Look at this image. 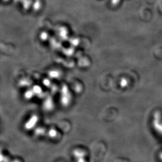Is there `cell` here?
<instances>
[{"label": "cell", "mask_w": 162, "mask_h": 162, "mask_svg": "<svg viewBox=\"0 0 162 162\" xmlns=\"http://www.w3.org/2000/svg\"><path fill=\"white\" fill-rule=\"evenodd\" d=\"M70 94L67 87H63L61 89V101L65 106H67L70 101Z\"/></svg>", "instance_id": "cell-1"}, {"label": "cell", "mask_w": 162, "mask_h": 162, "mask_svg": "<svg viewBox=\"0 0 162 162\" xmlns=\"http://www.w3.org/2000/svg\"><path fill=\"white\" fill-rule=\"evenodd\" d=\"M38 121V117L36 115H33L30 119L26 123L25 127L26 130H31L35 126Z\"/></svg>", "instance_id": "cell-2"}, {"label": "cell", "mask_w": 162, "mask_h": 162, "mask_svg": "<svg viewBox=\"0 0 162 162\" xmlns=\"http://www.w3.org/2000/svg\"><path fill=\"white\" fill-rule=\"evenodd\" d=\"M53 102L51 98H48L46 100L44 103V106L46 110H50L53 108Z\"/></svg>", "instance_id": "cell-3"}, {"label": "cell", "mask_w": 162, "mask_h": 162, "mask_svg": "<svg viewBox=\"0 0 162 162\" xmlns=\"http://www.w3.org/2000/svg\"><path fill=\"white\" fill-rule=\"evenodd\" d=\"M34 95V92H33V90H30V91H27L26 92L25 96L26 98H27V99H30V98H32Z\"/></svg>", "instance_id": "cell-4"}, {"label": "cell", "mask_w": 162, "mask_h": 162, "mask_svg": "<svg viewBox=\"0 0 162 162\" xmlns=\"http://www.w3.org/2000/svg\"><path fill=\"white\" fill-rule=\"evenodd\" d=\"M33 91L34 92V93H37V94H38V93L41 92L42 90H41V88H40L39 87H34V88H33Z\"/></svg>", "instance_id": "cell-5"}, {"label": "cell", "mask_w": 162, "mask_h": 162, "mask_svg": "<svg viewBox=\"0 0 162 162\" xmlns=\"http://www.w3.org/2000/svg\"><path fill=\"white\" fill-rule=\"evenodd\" d=\"M49 134L50 135V137H55L56 136V134H57V132H56V130H53V129H52V130H50L49 132Z\"/></svg>", "instance_id": "cell-6"}, {"label": "cell", "mask_w": 162, "mask_h": 162, "mask_svg": "<svg viewBox=\"0 0 162 162\" xmlns=\"http://www.w3.org/2000/svg\"><path fill=\"white\" fill-rule=\"evenodd\" d=\"M14 162H20V161H19V160H15V161H14Z\"/></svg>", "instance_id": "cell-7"}]
</instances>
